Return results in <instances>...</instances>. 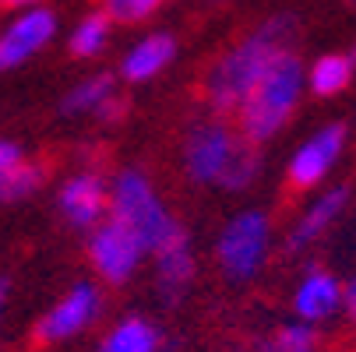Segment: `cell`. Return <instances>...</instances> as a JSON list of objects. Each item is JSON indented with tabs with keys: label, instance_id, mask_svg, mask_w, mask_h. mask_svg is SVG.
I'll return each mask as SVG.
<instances>
[{
	"label": "cell",
	"instance_id": "1",
	"mask_svg": "<svg viewBox=\"0 0 356 352\" xmlns=\"http://www.w3.org/2000/svg\"><path fill=\"white\" fill-rule=\"evenodd\" d=\"M293 35H296V18L275 15V18L261 22L250 35H243L240 42H233L209 67L205 81H201V95H205L209 110L216 117H233L247 99V92L265 74V67L282 49H293Z\"/></svg>",
	"mask_w": 356,
	"mask_h": 352
},
{
	"label": "cell",
	"instance_id": "2",
	"mask_svg": "<svg viewBox=\"0 0 356 352\" xmlns=\"http://www.w3.org/2000/svg\"><path fill=\"white\" fill-rule=\"evenodd\" d=\"M184 169L194 183L247 190L261 173V152L247 144L229 124L205 120L191 127L184 137Z\"/></svg>",
	"mask_w": 356,
	"mask_h": 352
},
{
	"label": "cell",
	"instance_id": "3",
	"mask_svg": "<svg viewBox=\"0 0 356 352\" xmlns=\"http://www.w3.org/2000/svg\"><path fill=\"white\" fill-rule=\"evenodd\" d=\"M303 88H307L303 85V60L296 57V49H282L240 103L236 134L254 148L268 144L293 120L300 99H303Z\"/></svg>",
	"mask_w": 356,
	"mask_h": 352
},
{
	"label": "cell",
	"instance_id": "4",
	"mask_svg": "<svg viewBox=\"0 0 356 352\" xmlns=\"http://www.w3.org/2000/svg\"><path fill=\"white\" fill-rule=\"evenodd\" d=\"M106 219H113L124 229H131L138 236V243L145 246V254H152V250H156L180 226L173 219V212L166 208V201L159 197V190L152 187V180L141 169L117 173V180L110 183Z\"/></svg>",
	"mask_w": 356,
	"mask_h": 352
},
{
	"label": "cell",
	"instance_id": "5",
	"mask_svg": "<svg viewBox=\"0 0 356 352\" xmlns=\"http://www.w3.org/2000/svg\"><path fill=\"white\" fill-rule=\"evenodd\" d=\"M268 254H272V219L261 208L236 212L216 240V258L229 282L258 278Z\"/></svg>",
	"mask_w": 356,
	"mask_h": 352
},
{
	"label": "cell",
	"instance_id": "6",
	"mask_svg": "<svg viewBox=\"0 0 356 352\" xmlns=\"http://www.w3.org/2000/svg\"><path fill=\"white\" fill-rule=\"evenodd\" d=\"M103 289L95 282H74L54 307H49L35 328H32V342L35 345H60V342H71L78 338L81 331H88L99 317H103Z\"/></svg>",
	"mask_w": 356,
	"mask_h": 352
},
{
	"label": "cell",
	"instance_id": "7",
	"mask_svg": "<svg viewBox=\"0 0 356 352\" xmlns=\"http://www.w3.org/2000/svg\"><path fill=\"white\" fill-rule=\"evenodd\" d=\"M145 258L148 254L138 243V236L113 219H103L88 233V261L106 285H127L138 275Z\"/></svg>",
	"mask_w": 356,
	"mask_h": 352
},
{
	"label": "cell",
	"instance_id": "8",
	"mask_svg": "<svg viewBox=\"0 0 356 352\" xmlns=\"http://www.w3.org/2000/svg\"><path fill=\"white\" fill-rule=\"evenodd\" d=\"M346 152V127L342 124H325L311 137H303V144L289 156L286 162V183L293 190H314L328 180L335 162Z\"/></svg>",
	"mask_w": 356,
	"mask_h": 352
},
{
	"label": "cell",
	"instance_id": "9",
	"mask_svg": "<svg viewBox=\"0 0 356 352\" xmlns=\"http://www.w3.org/2000/svg\"><path fill=\"white\" fill-rule=\"evenodd\" d=\"M57 205H60V215L71 229H85L92 233L99 222L106 219V208H110V183L103 180V173L95 169H81L74 176H67L60 183V194H57Z\"/></svg>",
	"mask_w": 356,
	"mask_h": 352
},
{
	"label": "cell",
	"instance_id": "10",
	"mask_svg": "<svg viewBox=\"0 0 356 352\" xmlns=\"http://www.w3.org/2000/svg\"><path fill=\"white\" fill-rule=\"evenodd\" d=\"M54 35H57V15L49 8L22 11L4 32H0V71H11V67L25 64L32 53L49 46Z\"/></svg>",
	"mask_w": 356,
	"mask_h": 352
},
{
	"label": "cell",
	"instance_id": "11",
	"mask_svg": "<svg viewBox=\"0 0 356 352\" xmlns=\"http://www.w3.org/2000/svg\"><path fill=\"white\" fill-rule=\"evenodd\" d=\"M346 205H349V187L346 183H335L321 197H314L311 205L300 212V219L289 226V233H286V254H303L307 246H314L339 222Z\"/></svg>",
	"mask_w": 356,
	"mask_h": 352
},
{
	"label": "cell",
	"instance_id": "12",
	"mask_svg": "<svg viewBox=\"0 0 356 352\" xmlns=\"http://www.w3.org/2000/svg\"><path fill=\"white\" fill-rule=\"evenodd\" d=\"M342 310V282L328 268H311L293 289V314L303 324H325Z\"/></svg>",
	"mask_w": 356,
	"mask_h": 352
},
{
	"label": "cell",
	"instance_id": "13",
	"mask_svg": "<svg viewBox=\"0 0 356 352\" xmlns=\"http://www.w3.org/2000/svg\"><path fill=\"white\" fill-rule=\"evenodd\" d=\"M156 278H159V292L166 296V303H177V299L187 292V285L194 282V246H191V233L184 226H177L156 250Z\"/></svg>",
	"mask_w": 356,
	"mask_h": 352
},
{
	"label": "cell",
	"instance_id": "14",
	"mask_svg": "<svg viewBox=\"0 0 356 352\" xmlns=\"http://www.w3.org/2000/svg\"><path fill=\"white\" fill-rule=\"evenodd\" d=\"M173 60H177V39L170 32H152L124 53L120 78L127 85H141V81H152L156 74H163Z\"/></svg>",
	"mask_w": 356,
	"mask_h": 352
},
{
	"label": "cell",
	"instance_id": "15",
	"mask_svg": "<svg viewBox=\"0 0 356 352\" xmlns=\"http://www.w3.org/2000/svg\"><path fill=\"white\" fill-rule=\"evenodd\" d=\"M159 345H163L159 328L145 317H138V314H131L103 335L95 352H159Z\"/></svg>",
	"mask_w": 356,
	"mask_h": 352
},
{
	"label": "cell",
	"instance_id": "16",
	"mask_svg": "<svg viewBox=\"0 0 356 352\" xmlns=\"http://www.w3.org/2000/svg\"><path fill=\"white\" fill-rule=\"evenodd\" d=\"M353 74H356V64L346 53H325L311 64V71H303V85L318 99H335L349 88Z\"/></svg>",
	"mask_w": 356,
	"mask_h": 352
},
{
	"label": "cell",
	"instance_id": "17",
	"mask_svg": "<svg viewBox=\"0 0 356 352\" xmlns=\"http://www.w3.org/2000/svg\"><path fill=\"white\" fill-rule=\"evenodd\" d=\"M120 88H117V78L106 74V71H99L85 81H78L64 99H60V113L64 117H95V110L106 103V99H113Z\"/></svg>",
	"mask_w": 356,
	"mask_h": 352
},
{
	"label": "cell",
	"instance_id": "18",
	"mask_svg": "<svg viewBox=\"0 0 356 352\" xmlns=\"http://www.w3.org/2000/svg\"><path fill=\"white\" fill-rule=\"evenodd\" d=\"M49 176V166L42 159H22L15 169H8L0 176V205H11V201H25L32 197Z\"/></svg>",
	"mask_w": 356,
	"mask_h": 352
},
{
	"label": "cell",
	"instance_id": "19",
	"mask_svg": "<svg viewBox=\"0 0 356 352\" xmlns=\"http://www.w3.org/2000/svg\"><path fill=\"white\" fill-rule=\"evenodd\" d=\"M110 18L103 15V11H92V15H85L74 28H71V39H67V49L74 57H81V60H92V57H99L106 49V42H110Z\"/></svg>",
	"mask_w": 356,
	"mask_h": 352
},
{
	"label": "cell",
	"instance_id": "20",
	"mask_svg": "<svg viewBox=\"0 0 356 352\" xmlns=\"http://www.w3.org/2000/svg\"><path fill=\"white\" fill-rule=\"evenodd\" d=\"M166 0H103V11L110 18V25H141L156 15Z\"/></svg>",
	"mask_w": 356,
	"mask_h": 352
},
{
	"label": "cell",
	"instance_id": "21",
	"mask_svg": "<svg viewBox=\"0 0 356 352\" xmlns=\"http://www.w3.org/2000/svg\"><path fill=\"white\" fill-rule=\"evenodd\" d=\"M268 352H318V331L303 321H289L272 335Z\"/></svg>",
	"mask_w": 356,
	"mask_h": 352
},
{
	"label": "cell",
	"instance_id": "22",
	"mask_svg": "<svg viewBox=\"0 0 356 352\" xmlns=\"http://www.w3.org/2000/svg\"><path fill=\"white\" fill-rule=\"evenodd\" d=\"M127 110H131V103H127V99L117 92L113 99H106V103L95 110V120H103V124H117L120 117H127Z\"/></svg>",
	"mask_w": 356,
	"mask_h": 352
},
{
	"label": "cell",
	"instance_id": "23",
	"mask_svg": "<svg viewBox=\"0 0 356 352\" xmlns=\"http://www.w3.org/2000/svg\"><path fill=\"white\" fill-rule=\"evenodd\" d=\"M22 159H25V152H22L18 141H0V176H4L8 169H15Z\"/></svg>",
	"mask_w": 356,
	"mask_h": 352
},
{
	"label": "cell",
	"instance_id": "24",
	"mask_svg": "<svg viewBox=\"0 0 356 352\" xmlns=\"http://www.w3.org/2000/svg\"><path fill=\"white\" fill-rule=\"evenodd\" d=\"M342 314L356 324V275L349 282H342Z\"/></svg>",
	"mask_w": 356,
	"mask_h": 352
},
{
	"label": "cell",
	"instance_id": "25",
	"mask_svg": "<svg viewBox=\"0 0 356 352\" xmlns=\"http://www.w3.org/2000/svg\"><path fill=\"white\" fill-rule=\"evenodd\" d=\"M42 0H0V11H32Z\"/></svg>",
	"mask_w": 356,
	"mask_h": 352
},
{
	"label": "cell",
	"instance_id": "26",
	"mask_svg": "<svg viewBox=\"0 0 356 352\" xmlns=\"http://www.w3.org/2000/svg\"><path fill=\"white\" fill-rule=\"evenodd\" d=\"M4 303H8V278H0V314H4Z\"/></svg>",
	"mask_w": 356,
	"mask_h": 352
},
{
	"label": "cell",
	"instance_id": "27",
	"mask_svg": "<svg viewBox=\"0 0 356 352\" xmlns=\"http://www.w3.org/2000/svg\"><path fill=\"white\" fill-rule=\"evenodd\" d=\"M353 4H356V0H353Z\"/></svg>",
	"mask_w": 356,
	"mask_h": 352
},
{
	"label": "cell",
	"instance_id": "28",
	"mask_svg": "<svg viewBox=\"0 0 356 352\" xmlns=\"http://www.w3.org/2000/svg\"><path fill=\"white\" fill-rule=\"evenodd\" d=\"M353 352H356V349H353Z\"/></svg>",
	"mask_w": 356,
	"mask_h": 352
}]
</instances>
